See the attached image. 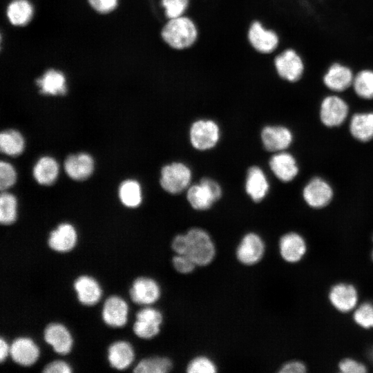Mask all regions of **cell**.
I'll list each match as a JSON object with an SVG mask.
<instances>
[{
  "mask_svg": "<svg viewBox=\"0 0 373 373\" xmlns=\"http://www.w3.org/2000/svg\"><path fill=\"white\" fill-rule=\"evenodd\" d=\"M185 233L187 255L199 267L210 265L214 260L216 249L213 239L204 229L193 227Z\"/></svg>",
  "mask_w": 373,
  "mask_h": 373,
  "instance_id": "cell-1",
  "label": "cell"
},
{
  "mask_svg": "<svg viewBox=\"0 0 373 373\" xmlns=\"http://www.w3.org/2000/svg\"><path fill=\"white\" fill-rule=\"evenodd\" d=\"M163 40L171 48L183 50L191 46L198 37L197 28L186 17L170 19L162 29Z\"/></svg>",
  "mask_w": 373,
  "mask_h": 373,
  "instance_id": "cell-2",
  "label": "cell"
},
{
  "mask_svg": "<svg viewBox=\"0 0 373 373\" xmlns=\"http://www.w3.org/2000/svg\"><path fill=\"white\" fill-rule=\"evenodd\" d=\"M274 66L277 75L290 84L300 82L307 70L305 59L294 48H287L278 53L274 59Z\"/></svg>",
  "mask_w": 373,
  "mask_h": 373,
  "instance_id": "cell-3",
  "label": "cell"
},
{
  "mask_svg": "<svg viewBox=\"0 0 373 373\" xmlns=\"http://www.w3.org/2000/svg\"><path fill=\"white\" fill-rule=\"evenodd\" d=\"M222 195L220 184L213 178L204 177L186 189V200L190 206L199 211H207Z\"/></svg>",
  "mask_w": 373,
  "mask_h": 373,
  "instance_id": "cell-4",
  "label": "cell"
},
{
  "mask_svg": "<svg viewBox=\"0 0 373 373\" xmlns=\"http://www.w3.org/2000/svg\"><path fill=\"white\" fill-rule=\"evenodd\" d=\"M350 106L341 94L330 93L324 96L319 106V119L323 126L336 128L347 119Z\"/></svg>",
  "mask_w": 373,
  "mask_h": 373,
  "instance_id": "cell-5",
  "label": "cell"
},
{
  "mask_svg": "<svg viewBox=\"0 0 373 373\" xmlns=\"http://www.w3.org/2000/svg\"><path fill=\"white\" fill-rule=\"evenodd\" d=\"M354 74V70L349 64L336 60L326 66L321 82L330 93L341 94L351 88Z\"/></svg>",
  "mask_w": 373,
  "mask_h": 373,
  "instance_id": "cell-6",
  "label": "cell"
},
{
  "mask_svg": "<svg viewBox=\"0 0 373 373\" xmlns=\"http://www.w3.org/2000/svg\"><path fill=\"white\" fill-rule=\"evenodd\" d=\"M191 179L192 172L188 165L182 162H173L162 168L160 183L166 192L175 195L187 189Z\"/></svg>",
  "mask_w": 373,
  "mask_h": 373,
  "instance_id": "cell-7",
  "label": "cell"
},
{
  "mask_svg": "<svg viewBox=\"0 0 373 373\" xmlns=\"http://www.w3.org/2000/svg\"><path fill=\"white\" fill-rule=\"evenodd\" d=\"M220 137V127L212 119H198L190 126V143L198 151H204L213 149L219 142Z\"/></svg>",
  "mask_w": 373,
  "mask_h": 373,
  "instance_id": "cell-8",
  "label": "cell"
},
{
  "mask_svg": "<svg viewBox=\"0 0 373 373\" xmlns=\"http://www.w3.org/2000/svg\"><path fill=\"white\" fill-rule=\"evenodd\" d=\"M334 195L331 184L319 176L311 178L302 190V198L305 204L315 209L327 207L332 201Z\"/></svg>",
  "mask_w": 373,
  "mask_h": 373,
  "instance_id": "cell-9",
  "label": "cell"
},
{
  "mask_svg": "<svg viewBox=\"0 0 373 373\" xmlns=\"http://www.w3.org/2000/svg\"><path fill=\"white\" fill-rule=\"evenodd\" d=\"M163 319V315L159 309L145 306L136 313L133 326V332L142 339H151L160 333Z\"/></svg>",
  "mask_w": 373,
  "mask_h": 373,
  "instance_id": "cell-10",
  "label": "cell"
},
{
  "mask_svg": "<svg viewBox=\"0 0 373 373\" xmlns=\"http://www.w3.org/2000/svg\"><path fill=\"white\" fill-rule=\"evenodd\" d=\"M265 253V244L260 235L249 232L240 239L236 249L238 261L245 266L258 263Z\"/></svg>",
  "mask_w": 373,
  "mask_h": 373,
  "instance_id": "cell-11",
  "label": "cell"
},
{
  "mask_svg": "<svg viewBox=\"0 0 373 373\" xmlns=\"http://www.w3.org/2000/svg\"><path fill=\"white\" fill-rule=\"evenodd\" d=\"M260 139L265 150L272 153L286 151L293 143L294 134L286 126L267 125L260 132Z\"/></svg>",
  "mask_w": 373,
  "mask_h": 373,
  "instance_id": "cell-12",
  "label": "cell"
},
{
  "mask_svg": "<svg viewBox=\"0 0 373 373\" xmlns=\"http://www.w3.org/2000/svg\"><path fill=\"white\" fill-rule=\"evenodd\" d=\"M129 294L131 300L135 303L150 306L160 299L161 288L159 283L153 278L141 276L134 280Z\"/></svg>",
  "mask_w": 373,
  "mask_h": 373,
  "instance_id": "cell-13",
  "label": "cell"
},
{
  "mask_svg": "<svg viewBox=\"0 0 373 373\" xmlns=\"http://www.w3.org/2000/svg\"><path fill=\"white\" fill-rule=\"evenodd\" d=\"M269 169L280 182L293 181L299 173V166L296 157L287 151L274 153L269 161Z\"/></svg>",
  "mask_w": 373,
  "mask_h": 373,
  "instance_id": "cell-14",
  "label": "cell"
},
{
  "mask_svg": "<svg viewBox=\"0 0 373 373\" xmlns=\"http://www.w3.org/2000/svg\"><path fill=\"white\" fill-rule=\"evenodd\" d=\"M250 44L257 51L269 54L274 52L280 44L278 33L271 29H267L258 21L254 22L248 31Z\"/></svg>",
  "mask_w": 373,
  "mask_h": 373,
  "instance_id": "cell-15",
  "label": "cell"
},
{
  "mask_svg": "<svg viewBox=\"0 0 373 373\" xmlns=\"http://www.w3.org/2000/svg\"><path fill=\"white\" fill-rule=\"evenodd\" d=\"M269 182L264 171L258 166H250L247 172L245 189L255 202L263 200L269 191Z\"/></svg>",
  "mask_w": 373,
  "mask_h": 373,
  "instance_id": "cell-16",
  "label": "cell"
},
{
  "mask_svg": "<svg viewBox=\"0 0 373 373\" xmlns=\"http://www.w3.org/2000/svg\"><path fill=\"white\" fill-rule=\"evenodd\" d=\"M128 307L126 302L118 296H111L105 300L102 318L104 322L113 327H121L127 322Z\"/></svg>",
  "mask_w": 373,
  "mask_h": 373,
  "instance_id": "cell-17",
  "label": "cell"
},
{
  "mask_svg": "<svg viewBox=\"0 0 373 373\" xmlns=\"http://www.w3.org/2000/svg\"><path fill=\"white\" fill-rule=\"evenodd\" d=\"M44 338L46 343L59 354L66 355L71 350L73 345L71 334L61 323L48 324L44 329Z\"/></svg>",
  "mask_w": 373,
  "mask_h": 373,
  "instance_id": "cell-18",
  "label": "cell"
},
{
  "mask_svg": "<svg viewBox=\"0 0 373 373\" xmlns=\"http://www.w3.org/2000/svg\"><path fill=\"white\" fill-rule=\"evenodd\" d=\"M10 356L17 364L30 366L38 359L39 349L31 338L19 337L15 338L10 346Z\"/></svg>",
  "mask_w": 373,
  "mask_h": 373,
  "instance_id": "cell-19",
  "label": "cell"
},
{
  "mask_svg": "<svg viewBox=\"0 0 373 373\" xmlns=\"http://www.w3.org/2000/svg\"><path fill=\"white\" fill-rule=\"evenodd\" d=\"M77 240L74 227L69 223H61L50 233L48 245L53 251L68 252L75 247Z\"/></svg>",
  "mask_w": 373,
  "mask_h": 373,
  "instance_id": "cell-20",
  "label": "cell"
},
{
  "mask_svg": "<svg viewBox=\"0 0 373 373\" xmlns=\"http://www.w3.org/2000/svg\"><path fill=\"white\" fill-rule=\"evenodd\" d=\"M278 247L283 259L291 263L299 261L306 251L305 240L296 232L284 234L279 240Z\"/></svg>",
  "mask_w": 373,
  "mask_h": 373,
  "instance_id": "cell-21",
  "label": "cell"
},
{
  "mask_svg": "<svg viewBox=\"0 0 373 373\" xmlns=\"http://www.w3.org/2000/svg\"><path fill=\"white\" fill-rule=\"evenodd\" d=\"M349 132L356 141L367 142L373 140V111L354 113L349 122Z\"/></svg>",
  "mask_w": 373,
  "mask_h": 373,
  "instance_id": "cell-22",
  "label": "cell"
},
{
  "mask_svg": "<svg viewBox=\"0 0 373 373\" xmlns=\"http://www.w3.org/2000/svg\"><path fill=\"white\" fill-rule=\"evenodd\" d=\"M73 288L78 300L83 305L90 306L96 304L102 296V289L97 281L89 276L82 275L75 279Z\"/></svg>",
  "mask_w": 373,
  "mask_h": 373,
  "instance_id": "cell-23",
  "label": "cell"
},
{
  "mask_svg": "<svg viewBox=\"0 0 373 373\" xmlns=\"http://www.w3.org/2000/svg\"><path fill=\"white\" fill-rule=\"evenodd\" d=\"M329 298L336 309L342 312H347L356 306L358 294L353 285L340 283L332 287Z\"/></svg>",
  "mask_w": 373,
  "mask_h": 373,
  "instance_id": "cell-24",
  "label": "cell"
},
{
  "mask_svg": "<svg viewBox=\"0 0 373 373\" xmlns=\"http://www.w3.org/2000/svg\"><path fill=\"white\" fill-rule=\"evenodd\" d=\"M64 169L70 178L83 180L92 174L94 162L92 157L87 153L71 155L64 162Z\"/></svg>",
  "mask_w": 373,
  "mask_h": 373,
  "instance_id": "cell-25",
  "label": "cell"
},
{
  "mask_svg": "<svg viewBox=\"0 0 373 373\" xmlns=\"http://www.w3.org/2000/svg\"><path fill=\"white\" fill-rule=\"evenodd\" d=\"M135 358L132 345L125 341H117L108 348V361L111 366L122 370L129 367Z\"/></svg>",
  "mask_w": 373,
  "mask_h": 373,
  "instance_id": "cell-26",
  "label": "cell"
},
{
  "mask_svg": "<svg viewBox=\"0 0 373 373\" xmlns=\"http://www.w3.org/2000/svg\"><path fill=\"white\" fill-rule=\"evenodd\" d=\"M351 88L359 99H373V68L363 67L355 71Z\"/></svg>",
  "mask_w": 373,
  "mask_h": 373,
  "instance_id": "cell-27",
  "label": "cell"
},
{
  "mask_svg": "<svg viewBox=\"0 0 373 373\" xmlns=\"http://www.w3.org/2000/svg\"><path fill=\"white\" fill-rule=\"evenodd\" d=\"M37 84L41 88L40 92L45 95H64L66 92L64 75L53 69L46 71L41 78L37 80Z\"/></svg>",
  "mask_w": 373,
  "mask_h": 373,
  "instance_id": "cell-28",
  "label": "cell"
},
{
  "mask_svg": "<svg viewBox=\"0 0 373 373\" xmlns=\"http://www.w3.org/2000/svg\"><path fill=\"white\" fill-rule=\"evenodd\" d=\"M59 173L57 162L50 157L40 158L33 169V176L36 181L43 185H50L57 179Z\"/></svg>",
  "mask_w": 373,
  "mask_h": 373,
  "instance_id": "cell-29",
  "label": "cell"
},
{
  "mask_svg": "<svg viewBox=\"0 0 373 373\" xmlns=\"http://www.w3.org/2000/svg\"><path fill=\"white\" fill-rule=\"evenodd\" d=\"M173 368L172 361L166 356H151L142 359L135 366L136 373H167Z\"/></svg>",
  "mask_w": 373,
  "mask_h": 373,
  "instance_id": "cell-30",
  "label": "cell"
},
{
  "mask_svg": "<svg viewBox=\"0 0 373 373\" xmlns=\"http://www.w3.org/2000/svg\"><path fill=\"white\" fill-rule=\"evenodd\" d=\"M33 9L27 0H14L8 7L7 16L15 26H24L32 19Z\"/></svg>",
  "mask_w": 373,
  "mask_h": 373,
  "instance_id": "cell-31",
  "label": "cell"
},
{
  "mask_svg": "<svg viewBox=\"0 0 373 373\" xmlns=\"http://www.w3.org/2000/svg\"><path fill=\"white\" fill-rule=\"evenodd\" d=\"M119 197L127 207L135 208L142 203V189L138 182L133 180L124 181L119 188Z\"/></svg>",
  "mask_w": 373,
  "mask_h": 373,
  "instance_id": "cell-32",
  "label": "cell"
},
{
  "mask_svg": "<svg viewBox=\"0 0 373 373\" xmlns=\"http://www.w3.org/2000/svg\"><path fill=\"white\" fill-rule=\"evenodd\" d=\"M1 151L11 156L22 153L24 149V140L21 134L15 130H8L0 134Z\"/></svg>",
  "mask_w": 373,
  "mask_h": 373,
  "instance_id": "cell-33",
  "label": "cell"
},
{
  "mask_svg": "<svg viewBox=\"0 0 373 373\" xmlns=\"http://www.w3.org/2000/svg\"><path fill=\"white\" fill-rule=\"evenodd\" d=\"M17 218V200L11 193L3 192L0 196V222L12 224Z\"/></svg>",
  "mask_w": 373,
  "mask_h": 373,
  "instance_id": "cell-34",
  "label": "cell"
},
{
  "mask_svg": "<svg viewBox=\"0 0 373 373\" xmlns=\"http://www.w3.org/2000/svg\"><path fill=\"white\" fill-rule=\"evenodd\" d=\"M217 370L218 367L213 360L204 355L193 358L186 367L188 373H215Z\"/></svg>",
  "mask_w": 373,
  "mask_h": 373,
  "instance_id": "cell-35",
  "label": "cell"
},
{
  "mask_svg": "<svg viewBox=\"0 0 373 373\" xmlns=\"http://www.w3.org/2000/svg\"><path fill=\"white\" fill-rule=\"evenodd\" d=\"M354 321L363 328L373 327V304L364 303L354 312Z\"/></svg>",
  "mask_w": 373,
  "mask_h": 373,
  "instance_id": "cell-36",
  "label": "cell"
},
{
  "mask_svg": "<svg viewBox=\"0 0 373 373\" xmlns=\"http://www.w3.org/2000/svg\"><path fill=\"white\" fill-rule=\"evenodd\" d=\"M161 2L169 19L182 16L189 5V0H162Z\"/></svg>",
  "mask_w": 373,
  "mask_h": 373,
  "instance_id": "cell-37",
  "label": "cell"
},
{
  "mask_svg": "<svg viewBox=\"0 0 373 373\" xmlns=\"http://www.w3.org/2000/svg\"><path fill=\"white\" fill-rule=\"evenodd\" d=\"M17 174L14 167L6 162H0V189L3 191L16 182Z\"/></svg>",
  "mask_w": 373,
  "mask_h": 373,
  "instance_id": "cell-38",
  "label": "cell"
},
{
  "mask_svg": "<svg viewBox=\"0 0 373 373\" xmlns=\"http://www.w3.org/2000/svg\"><path fill=\"white\" fill-rule=\"evenodd\" d=\"M172 265L176 271L182 274H191L197 267L186 254H175L172 259Z\"/></svg>",
  "mask_w": 373,
  "mask_h": 373,
  "instance_id": "cell-39",
  "label": "cell"
},
{
  "mask_svg": "<svg viewBox=\"0 0 373 373\" xmlns=\"http://www.w3.org/2000/svg\"><path fill=\"white\" fill-rule=\"evenodd\" d=\"M338 367L343 373H362L366 372V368L362 363L351 358L343 360L339 363Z\"/></svg>",
  "mask_w": 373,
  "mask_h": 373,
  "instance_id": "cell-40",
  "label": "cell"
},
{
  "mask_svg": "<svg viewBox=\"0 0 373 373\" xmlns=\"http://www.w3.org/2000/svg\"><path fill=\"white\" fill-rule=\"evenodd\" d=\"M42 372L44 373H70L72 370L66 362L56 360L48 363Z\"/></svg>",
  "mask_w": 373,
  "mask_h": 373,
  "instance_id": "cell-41",
  "label": "cell"
},
{
  "mask_svg": "<svg viewBox=\"0 0 373 373\" xmlns=\"http://www.w3.org/2000/svg\"><path fill=\"white\" fill-rule=\"evenodd\" d=\"M90 5L97 12L108 13L117 6V0H88Z\"/></svg>",
  "mask_w": 373,
  "mask_h": 373,
  "instance_id": "cell-42",
  "label": "cell"
},
{
  "mask_svg": "<svg viewBox=\"0 0 373 373\" xmlns=\"http://www.w3.org/2000/svg\"><path fill=\"white\" fill-rule=\"evenodd\" d=\"M186 247L185 233L177 234L171 242V248L175 254H185Z\"/></svg>",
  "mask_w": 373,
  "mask_h": 373,
  "instance_id": "cell-43",
  "label": "cell"
},
{
  "mask_svg": "<svg viewBox=\"0 0 373 373\" xmlns=\"http://www.w3.org/2000/svg\"><path fill=\"white\" fill-rule=\"evenodd\" d=\"M306 370L305 365L297 361H290L284 364L280 369L281 373H303Z\"/></svg>",
  "mask_w": 373,
  "mask_h": 373,
  "instance_id": "cell-44",
  "label": "cell"
},
{
  "mask_svg": "<svg viewBox=\"0 0 373 373\" xmlns=\"http://www.w3.org/2000/svg\"><path fill=\"white\" fill-rule=\"evenodd\" d=\"M10 354V347L7 342L3 338H0V361L2 363L6 359L7 356Z\"/></svg>",
  "mask_w": 373,
  "mask_h": 373,
  "instance_id": "cell-45",
  "label": "cell"
},
{
  "mask_svg": "<svg viewBox=\"0 0 373 373\" xmlns=\"http://www.w3.org/2000/svg\"><path fill=\"white\" fill-rule=\"evenodd\" d=\"M372 259H373V251H372Z\"/></svg>",
  "mask_w": 373,
  "mask_h": 373,
  "instance_id": "cell-46",
  "label": "cell"
}]
</instances>
